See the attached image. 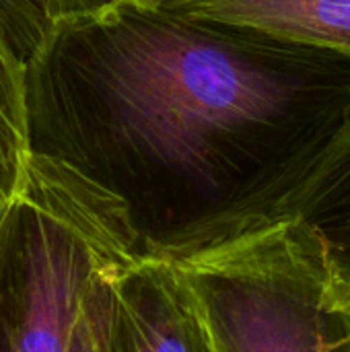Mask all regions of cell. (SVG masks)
Listing matches in <instances>:
<instances>
[{"mask_svg":"<svg viewBox=\"0 0 350 352\" xmlns=\"http://www.w3.org/2000/svg\"><path fill=\"white\" fill-rule=\"evenodd\" d=\"M256 37L113 6L54 25L27 66L31 151L155 169L217 192L299 87Z\"/></svg>","mask_w":350,"mask_h":352,"instance_id":"cell-1","label":"cell"},{"mask_svg":"<svg viewBox=\"0 0 350 352\" xmlns=\"http://www.w3.org/2000/svg\"><path fill=\"white\" fill-rule=\"evenodd\" d=\"M134 258V256H132ZM130 258V260H132ZM128 262V260H126ZM120 262L101 270L80 301L70 344L66 352H107V316H109V280L113 272L126 264Z\"/></svg>","mask_w":350,"mask_h":352,"instance_id":"cell-9","label":"cell"},{"mask_svg":"<svg viewBox=\"0 0 350 352\" xmlns=\"http://www.w3.org/2000/svg\"><path fill=\"white\" fill-rule=\"evenodd\" d=\"M31 153L27 66L0 31V221L25 182Z\"/></svg>","mask_w":350,"mask_h":352,"instance_id":"cell-7","label":"cell"},{"mask_svg":"<svg viewBox=\"0 0 350 352\" xmlns=\"http://www.w3.org/2000/svg\"><path fill=\"white\" fill-rule=\"evenodd\" d=\"M113 0H50L52 10H54V21H66V19H76V16H87L95 14L103 8H107ZM54 23V25H56Z\"/></svg>","mask_w":350,"mask_h":352,"instance_id":"cell-10","label":"cell"},{"mask_svg":"<svg viewBox=\"0 0 350 352\" xmlns=\"http://www.w3.org/2000/svg\"><path fill=\"white\" fill-rule=\"evenodd\" d=\"M54 23L50 0H0V31L25 66L45 45Z\"/></svg>","mask_w":350,"mask_h":352,"instance_id":"cell-8","label":"cell"},{"mask_svg":"<svg viewBox=\"0 0 350 352\" xmlns=\"http://www.w3.org/2000/svg\"><path fill=\"white\" fill-rule=\"evenodd\" d=\"M266 214L299 217L350 270V101L334 136L289 163Z\"/></svg>","mask_w":350,"mask_h":352,"instance_id":"cell-6","label":"cell"},{"mask_svg":"<svg viewBox=\"0 0 350 352\" xmlns=\"http://www.w3.org/2000/svg\"><path fill=\"white\" fill-rule=\"evenodd\" d=\"M155 0H113L107 8L113 6H124V8H134V10H151ZM105 10V8H103Z\"/></svg>","mask_w":350,"mask_h":352,"instance_id":"cell-11","label":"cell"},{"mask_svg":"<svg viewBox=\"0 0 350 352\" xmlns=\"http://www.w3.org/2000/svg\"><path fill=\"white\" fill-rule=\"evenodd\" d=\"M151 243L190 280L219 352H350V270L299 217L245 212Z\"/></svg>","mask_w":350,"mask_h":352,"instance_id":"cell-2","label":"cell"},{"mask_svg":"<svg viewBox=\"0 0 350 352\" xmlns=\"http://www.w3.org/2000/svg\"><path fill=\"white\" fill-rule=\"evenodd\" d=\"M107 352H219L190 280L153 243L109 280Z\"/></svg>","mask_w":350,"mask_h":352,"instance_id":"cell-4","label":"cell"},{"mask_svg":"<svg viewBox=\"0 0 350 352\" xmlns=\"http://www.w3.org/2000/svg\"><path fill=\"white\" fill-rule=\"evenodd\" d=\"M151 10L350 58V0H155Z\"/></svg>","mask_w":350,"mask_h":352,"instance_id":"cell-5","label":"cell"},{"mask_svg":"<svg viewBox=\"0 0 350 352\" xmlns=\"http://www.w3.org/2000/svg\"><path fill=\"white\" fill-rule=\"evenodd\" d=\"M144 248L130 202L72 163L31 153L0 221L4 352H66L95 276Z\"/></svg>","mask_w":350,"mask_h":352,"instance_id":"cell-3","label":"cell"}]
</instances>
